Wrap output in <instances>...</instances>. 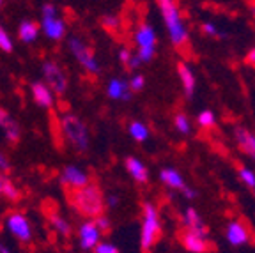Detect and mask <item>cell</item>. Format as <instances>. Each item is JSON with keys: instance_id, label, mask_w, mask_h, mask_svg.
<instances>
[{"instance_id": "obj_35", "label": "cell", "mask_w": 255, "mask_h": 253, "mask_svg": "<svg viewBox=\"0 0 255 253\" xmlns=\"http://www.w3.org/2000/svg\"><path fill=\"white\" fill-rule=\"evenodd\" d=\"M181 193H183L184 197L188 198V200H195V198H197V195H199V193H197V190H195V188L188 186V184L183 188V190H181Z\"/></svg>"}, {"instance_id": "obj_33", "label": "cell", "mask_w": 255, "mask_h": 253, "mask_svg": "<svg viewBox=\"0 0 255 253\" xmlns=\"http://www.w3.org/2000/svg\"><path fill=\"white\" fill-rule=\"evenodd\" d=\"M94 223H96V227L100 229V232H101V234H103V232H108V230H110V227H112L110 218H108L107 214H100V216H96V218H94Z\"/></svg>"}, {"instance_id": "obj_8", "label": "cell", "mask_w": 255, "mask_h": 253, "mask_svg": "<svg viewBox=\"0 0 255 253\" xmlns=\"http://www.w3.org/2000/svg\"><path fill=\"white\" fill-rule=\"evenodd\" d=\"M181 245H183V248L190 253H207L209 250H211L209 236H206V234L190 232V230H184V234L181 236Z\"/></svg>"}, {"instance_id": "obj_42", "label": "cell", "mask_w": 255, "mask_h": 253, "mask_svg": "<svg viewBox=\"0 0 255 253\" xmlns=\"http://www.w3.org/2000/svg\"><path fill=\"white\" fill-rule=\"evenodd\" d=\"M0 253H11V250H9L5 245H2V243H0Z\"/></svg>"}, {"instance_id": "obj_36", "label": "cell", "mask_w": 255, "mask_h": 253, "mask_svg": "<svg viewBox=\"0 0 255 253\" xmlns=\"http://www.w3.org/2000/svg\"><path fill=\"white\" fill-rule=\"evenodd\" d=\"M129 59H131V52H129L128 48H121V50H119V60H121V62H123L124 66H128Z\"/></svg>"}, {"instance_id": "obj_18", "label": "cell", "mask_w": 255, "mask_h": 253, "mask_svg": "<svg viewBox=\"0 0 255 253\" xmlns=\"http://www.w3.org/2000/svg\"><path fill=\"white\" fill-rule=\"evenodd\" d=\"M124 166H126L128 174L131 175L135 182H138V184H145V182L149 181L147 166L143 165V161H140L138 158H135V156H129V158H126Z\"/></svg>"}, {"instance_id": "obj_22", "label": "cell", "mask_w": 255, "mask_h": 253, "mask_svg": "<svg viewBox=\"0 0 255 253\" xmlns=\"http://www.w3.org/2000/svg\"><path fill=\"white\" fill-rule=\"evenodd\" d=\"M39 36V25L36 21L25 20L20 23V28H18V37H20L23 43H34Z\"/></svg>"}, {"instance_id": "obj_17", "label": "cell", "mask_w": 255, "mask_h": 253, "mask_svg": "<svg viewBox=\"0 0 255 253\" xmlns=\"http://www.w3.org/2000/svg\"><path fill=\"white\" fill-rule=\"evenodd\" d=\"M107 94L110 99H117V101H129L133 92L129 91L128 80L121 78H112L107 85Z\"/></svg>"}, {"instance_id": "obj_34", "label": "cell", "mask_w": 255, "mask_h": 253, "mask_svg": "<svg viewBox=\"0 0 255 253\" xmlns=\"http://www.w3.org/2000/svg\"><path fill=\"white\" fill-rule=\"evenodd\" d=\"M94 253H119L116 245L112 243H100V245L94 248Z\"/></svg>"}, {"instance_id": "obj_40", "label": "cell", "mask_w": 255, "mask_h": 253, "mask_svg": "<svg viewBox=\"0 0 255 253\" xmlns=\"http://www.w3.org/2000/svg\"><path fill=\"white\" fill-rule=\"evenodd\" d=\"M0 170H9V161L2 152H0Z\"/></svg>"}, {"instance_id": "obj_6", "label": "cell", "mask_w": 255, "mask_h": 253, "mask_svg": "<svg viewBox=\"0 0 255 253\" xmlns=\"http://www.w3.org/2000/svg\"><path fill=\"white\" fill-rule=\"evenodd\" d=\"M69 50L73 52V55L76 57V60H78L80 66L84 67L85 71L92 73V75L100 73V62L96 60L91 48L80 39V37H71L69 39Z\"/></svg>"}, {"instance_id": "obj_7", "label": "cell", "mask_w": 255, "mask_h": 253, "mask_svg": "<svg viewBox=\"0 0 255 253\" xmlns=\"http://www.w3.org/2000/svg\"><path fill=\"white\" fill-rule=\"evenodd\" d=\"M43 73H44V80H46V85L52 89V92H57V94H64L66 92V89H68V78H66L64 71L59 67V64L53 62V60H44Z\"/></svg>"}, {"instance_id": "obj_30", "label": "cell", "mask_w": 255, "mask_h": 253, "mask_svg": "<svg viewBox=\"0 0 255 253\" xmlns=\"http://www.w3.org/2000/svg\"><path fill=\"white\" fill-rule=\"evenodd\" d=\"M101 25H103L105 30L108 32H117L121 28V20L114 14H105L101 18Z\"/></svg>"}, {"instance_id": "obj_43", "label": "cell", "mask_w": 255, "mask_h": 253, "mask_svg": "<svg viewBox=\"0 0 255 253\" xmlns=\"http://www.w3.org/2000/svg\"><path fill=\"white\" fill-rule=\"evenodd\" d=\"M4 179H5V175L0 174V195H2V184H4Z\"/></svg>"}, {"instance_id": "obj_28", "label": "cell", "mask_w": 255, "mask_h": 253, "mask_svg": "<svg viewBox=\"0 0 255 253\" xmlns=\"http://www.w3.org/2000/svg\"><path fill=\"white\" fill-rule=\"evenodd\" d=\"M202 32L207 37H213V39H225V37H227V34H223L218 28V25H215L213 21H204Z\"/></svg>"}, {"instance_id": "obj_41", "label": "cell", "mask_w": 255, "mask_h": 253, "mask_svg": "<svg viewBox=\"0 0 255 253\" xmlns=\"http://www.w3.org/2000/svg\"><path fill=\"white\" fill-rule=\"evenodd\" d=\"M117 204H119V198H117L116 195H110V197H108V200H107V206L108 207H116Z\"/></svg>"}, {"instance_id": "obj_20", "label": "cell", "mask_w": 255, "mask_h": 253, "mask_svg": "<svg viewBox=\"0 0 255 253\" xmlns=\"http://www.w3.org/2000/svg\"><path fill=\"white\" fill-rule=\"evenodd\" d=\"M159 181L163 182L167 188L175 190V191H181L184 186H186L183 175H181L179 170L174 168V166H167V168H163V170L159 172Z\"/></svg>"}, {"instance_id": "obj_39", "label": "cell", "mask_w": 255, "mask_h": 253, "mask_svg": "<svg viewBox=\"0 0 255 253\" xmlns=\"http://www.w3.org/2000/svg\"><path fill=\"white\" fill-rule=\"evenodd\" d=\"M245 60H247V64H250V66H255V46L252 48L250 52L247 53V57H245Z\"/></svg>"}, {"instance_id": "obj_26", "label": "cell", "mask_w": 255, "mask_h": 253, "mask_svg": "<svg viewBox=\"0 0 255 253\" xmlns=\"http://www.w3.org/2000/svg\"><path fill=\"white\" fill-rule=\"evenodd\" d=\"M50 222H52L53 229H55L60 236H69V234H71V227H69V223L66 222L62 216H59V214H50Z\"/></svg>"}, {"instance_id": "obj_11", "label": "cell", "mask_w": 255, "mask_h": 253, "mask_svg": "<svg viewBox=\"0 0 255 253\" xmlns=\"http://www.w3.org/2000/svg\"><path fill=\"white\" fill-rule=\"evenodd\" d=\"M225 239L231 246L238 248V246H245L250 241V234H248V229L245 227L243 222L232 220V222L227 223V229H225Z\"/></svg>"}, {"instance_id": "obj_5", "label": "cell", "mask_w": 255, "mask_h": 253, "mask_svg": "<svg viewBox=\"0 0 255 253\" xmlns=\"http://www.w3.org/2000/svg\"><path fill=\"white\" fill-rule=\"evenodd\" d=\"M136 43V57L142 60V64L151 62L156 55V30L152 25L142 23L138 25L135 32Z\"/></svg>"}, {"instance_id": "obj_23", "label": "cell", "mask_w": 255, "mask_h": 253, "mask_svg": "<svg viewBox=\"0 0 255 253\" xmlns=\"http://www.w3.org/2000/svg\"><path fill=\"white\" fill-rule=\"evenodd\" d=\"M128 133L135 142H145L149 138V127L140 121H133L128 126Z\"/></svg>"}, {"instance_id": "obj_25", "label": "cell", "mask_w": 255, "mask_h": 253, "mask_svg": "<svg viewBox=\"0 0 255 253\" xmlns=\"http://www.w3.org/2000/svg\"><path fill=\"white\" fill-rule=\"evenodd\" d=\"M238 175H239V179H241V182H243L245 186L255 191V172L252 170V168H248V166H239Z\"/></svg>"}, {"instance_id": "obj_31", "label": "cell", "mask_w": 255, "mask_h": 253, "mask_svg": "<svg viewBox=\"0 0 255 253\" xmlns=\"http://www.w3.org/2000/svg\"><path fill=\"white\" fill-rule=\"evenodd\" d=\"M128 85H129V91L131 92L143 91V87H145V76L140 75V73H136V75H133L131 78L128 80Z\"/></svg>"}, {"instance_id": "obj_21", "label": "cell", "mask_w": 255, "mask_h": 253, "mask_svg": "<svg viewBox=\"0 0 255 253\" xmlns=\"http://www.w3.org/2000/svg\"><path fill=\"white\" fill-rule=\"evenodd\" d=\"M0 127L4 129L5 138L11 143H16L20 140V126L14 119H11V115L4 108H0Z\"/></svg>"}, {"instance_id": "obj_13", "label": "cell", "mask_w": 255, "mask_h": 253, "mask_svg": "<svg viewBox=\"0 0 255 253\" xmlns=\"http://www.w3.org/2000/svg\"><path fill=\"white\" fill-rule=\"evenodd\" d=\"M60 181H62L64 186L73 188V190H78V188H84L89 184V174H85L82 168L78 166H66L60 175Z\"/></svg>"}, {"instance_id": "obj_9", "label": "cell", "mask_w": 255, "mask_h": 253, "mask_svg": "<svg viewBox=\"0 0 255 253\" xmlns=\"http://www.w3.org/2000/svg\"><path fill=\"white\" fill-rule=\"evenodd\" d=\"M7 229H9V232H11L16 239H20L21 243L30 241V238H32L30 223H28V220L21 213H12L11 216L7 218Z\"/></svg>"}, {"instance_id": "obj_12", "label": "cell", "mask_w": 255, "mask_h": 253, "mask_svg": "<svg viewBox=\"0 0 255 253\" xmlns=\"http://www.w3.org/2000/svg\"><path fill=\"white\" fill-rule=\"evenodd\" d=\"M181 223H183L184 230H190V232L197 234H206L207 236V225L204 222V218L200 216V213H197L195 207H186V209L181 213Z\"/></svg>"}, {"instance_id": "obj_19", "label": "cell", "mask_w": 255, "mask_h": 253, "mask_svg": "<svg viewBox=\"0 0 255 253\" xmlns=\"http://www.w3.org/2000/svg\"><path fill=\"white\" fill-rule=\"evenodd\" d=\"M30 91H32V98L36 101L39 107L43 108H52L53 107V92L52 89L44 85L43 82H34L30 85Z\"/></svg>"}, {"instance_id": "obj_45", "label": "cell", "mask_w": 255, "mask_h": 253, "mask_svg": "<svg viewBox=\"0 0 255 253\" xmlns=\"http://www.w3.org/2000/svg\"><path fill=\"white\" fill-rule=\"evenodd\" d=\"M2 4H4V0H0V7H2Z\"/></svg>"}, {"instance_id": "obj_1", "label": "cell", "mask_w": 255, "mask_h": 253, "mask_svg": "<svg viewBox=\"0 0 255 253\" xmlns=\"http://www.w3.org/2000/svg\"><path fill=\"white\" fill-rule=\"evenodd\" d=\"M158 9L172 46L184 48L190 41V28L184 23L177 2L175 0H158Z\"/></svg>"}, {"instance_id": "obj_10", "label": "cell", "mask_w": 255, "mask_h": 253, "mask_svg": "<svg viewBox=\"0 0 255 253\" xmlns=\"http://www.w3.org/2000/svg\"><path fill=\"white\" fill-rule=\"evenodd\" d=\"M78 236H80V246L84 250H94L96 246L101 243V232L100 229L96 227L94 220H87L80 225L78 230Z\"/></svg>"}, {"instance_id": "obj_37", "label": "cell", "mask_w": 255, "mask_h": 253, "mask_svg": "<svg viewBox=\"0 0 255 253\" xmlns=\"http://www.w3.org/2000/svg\"><path fill=\"white\" fill-rule=\"evenodd\" d=\"M43 16H57V7L53 4L43 5Z\"/></svg>"}, {"instance_id": "obj_44", "label": "cell", "mask_w": 255, "mask_h": 253, "mask_svg": "<svg viewBox=\"0 0 255 253\" xmlns=\"http://www.w3.org/2000/svg\"><path fill=\"white\" fill-rule=\"evenodd\" d=\"M252 12H254V16H255V5H252Z\"/></svg>"}, {"instance_id": "obj_38", "label": "cell", "mask_w": 255, "mask_h": 253, "mask_svg": "<svg viewBox=\"0 0 255 253\" xmlns=\"http://www.w3.org/2000/svg\"><path fill=\"white\" fill-rule=\"evenodd\" d=\"M140 66H142V60H140L136 55H131V59H129V62H128L126 67H129V69H138Z\"/></svg>"}, {"instance_id": "obj_27", "label": "cell", "mask_w": 255, "mask_h": 253, "mask_svg": "<svg viewBox=\"0 0 255 253\" xmlns=\"http://www.w3.org/2000/svg\"><path fill=\"white\" fill-rule=\"evenodd\" d=\"M174 126L181 134H190L191 133V121L188 119L186 114H177L174 117Z\"/></svg>"}, {"instance_id": "obj_29", "label": "cell", "mask_w": 255, "mask_h": 253, "mask_svg": "<svg viewBox=\"0 0 255 253\" xmlns=\"http://www.w3.org/2000/svg\"><path fill=\"white\" fill-rule=\"evenodd\" d=\"M2 195L11 202H14V200L20 198V191H18V188L12 184L11 179H7V177L4 179V184H2Z\"/></svg>"}, {"instance_id": "obj_14", "label": "cell", "mask_w": 255, "mask_h": 253, "mask_svg": "<svg viewBox=\"0 0 255 253\" xmlns=\"http://www.w3.org/2000/svg\"><path fill=\"white\" fill-rule=\"evenodd\" d=\"M232 134H234V140L239 149L255 161V133H252L245 126H236Z\"/></svg>"}, {"instance_id": "obj_2", "label": "cell", "mask_w": 255, "mask_h": 253, "mask_svg": "<svg viewBox=\"0 0 255 253\" xmlns=\"http://www.w3.org/2000/svg\"><path fill=\"white\" fill-rule=\"evenodd\" d=\"M69 204L75 207L76 213L87 218L100 216L105 209V198L101 195V190L91 182L84 188L73 190V193L69 195Z\"/></svg>"}, {"instance_id": "obj_3", "label": "cell", "mask_w": 255, "mask_h": 253, "mask_svg": "<svg viewBox=\"0 0 255 253\" xmlns=\"http://www.w3.org/2000/svg\"><path fill=\"white\" fill-rule=\"evenodd\" d=\"M143 218H142V229H140V245L142 250L149 252L158 241L161 234V220H159L158 207L152 202H145L142 207Z\"/></svg>"}, {"instance_id": "obj_16", "label": "cell", "mask_w": 255, "mask_h": 253, "mask_svg": "<svg viewBox=\"0 0 255 253\" xmlns=\"http://www.w3.org/2000/svg\"><path fill=\"white\" fill-rule=\"evenodd\" d=\"M44 30V36L50 37L53 41H60L66 36V23L59 16H43V23H41Z\"/></svg>"}, {"instance_id": "obj_15", "label": "cell", "mask_w": 255, "mask_h": 253, "mask_svg": "<svg viewBox=\"0 0 255 253\" xmlns=\"http://www.w3.org/2000/svg\"><path fill=\"white\" fill-rule=\"evenodd\" d=\"M177 76L181 80V85H183V92L186 96V99H193L197 91V78L190 64L188 62L177 64Z\"/></svg>"}, {"instance_id": "obj_4", "label": "cell", "mask_w": 255, "mask_h": 253, "mask_svg": "<svg viewBox=\"0 0 255 253\" xmlns=\"http://www.w3.org/2000/svg\"><path fill=\"white\" fill-rule=\"evenodd\" d=\"M60 129H62L64 136L68 138V142H71L80 152H85L89 149V131L80 117H76L73 114L62 115Z\"/></svg>"}, {"instance_id": "obj_24", "label": "cell", "mask_w": 255, "mask_h": 253, "mask_svg": "<svg viewBox=\"0 0 255 253\" xmlns=\"http://www.w3.org/2000/svg\"><path fill=\"white\" fill-rule=\"evenodd\" d=\"M197 124L204 129H211L216 124V114L213 110H202L197 115Z\"/></svg>"}, {"instance_id": "obj_32", "label": "cell", "mask_w": 255, "mask_h": 253, "mask_svg": "<svg viewBox=\"0 0 255 253\" xmlns=\"http://www.w3.org/2000/svg\"><path fill=\"white\" fill-rule=\"evenodd\" d=\"M0 50L5 53H11L12 52V39L11 36L7 34V30H5L2 25H0Z\"/></svg>"}]
</instances>
